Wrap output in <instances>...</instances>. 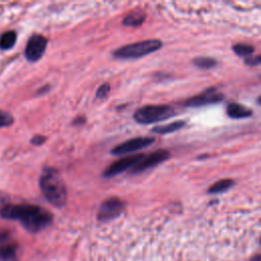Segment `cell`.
<instances>
[{"label":"cell","instance_id":"11","mask_svg":"<svg viewBox=\"0 0 261 261\" xmlns=\"http://www.w3.org/2000/svg\"><path fill=\"white\" fill-rule=\"evenodd\" d=\"M226 114L231 119H247L252 116V110L240 103L232 102L226 106Z\"/></svg>","mask_w":261,"mask_h":261},{"label":"cell","instance_id":"6","mask_svg":"<svg viewBox=\"0 0 261 261\" xmlns=\"http://www.w3.org/2000/svg\"><path fill=\"white\" fill-rule=\"evenodd\" d=\"M170 156L171 153L168 150L164 149L156 150L150 153L149 155H144L143 158L134 166L131 172L133 174L144 173L147 170L155 168V166H157L161 162L168 160L170 158Z\"/></svg>","mask_w":261,"mask_h":261},{"label":"cell","instance_id":"24","mask_svg":"<svg viewBox=\"0 0 261 261\" xmlns=\"http://www.w3.org/2000/svg\"><path fill=\"white\" fill-rule=\"evenodd\" d=\"M250 261H261V254H257L255 256H253Z\"/></svg>","mask_w":261,"mask_h":261},{"label":"cell","instance_id":"12","mask_svg":"<svg viewBox=\"0 0 261 261\" xmlns=\"http://www.w3.org/2000/svg\"><path fill=\"white\" fill-rule=\"evenodd\" d=\"M186 122L184 121H177L168 124H163V126H157L152 129V133L159 134V135H165V134H171L174 133L175 131L180 130L185 127Z\"/></svg>","mask_w":261,"mask_h":261},{"label":"cell","instance_id":"19","mask_svg":"<svg viewBox=\"0 0 261 261\" xmlns=\"http://www.w3.org/2000/svg\"><path fill=\"white\" fill-rule=\"evenodd\" d=\"M15 119L12 113L4 110H0V129L10 127L14 123Z\"/></svg>","mask_w":261,"mask_h":261},{"label":"cell","instance_id":"5","mask_svg":"<svg viewBox=\"0 0 261 261\" xmlns=\"http://www.w3.org/2000/svg\"><path fill=\"white\" fill-rule=\"evenodd\" d=\"M126 204L118 197H110L104 201L98 210L97 218L101 223H108L119 217L124 210Z\"/></svg>","mask_w":261,"mask_h":261},{"label":"cell","instance_id":"26","mask_svg":"<svg viewBox=\"0 0 261 261\" xmlns=\"http://www.w3.org/2000/svg\"><path fill=\"white\" fill-rule=\"evenodd\" d=\"M260 244H261V239H260Z\"/></svg>","mask_w":261,"mask_h":261},{"label":"cell","instance_id":"10","mask_svg":"<svg viewBox=\"0 0 261 261\" xmlns=\"http://www.w3.org/2000/svg\"><path fill=\"white\" fill-rule=\"evenodd\" d=\"M143 156L144 154L124 156V157L117 160L116 162H113L111 165H109L108 168L104 171L103 176L112 177V176H116L118 174H122L124 171H127L129 169L132 170L134 166L143 158Z\"/></svg>","mask_w":261,"mask_h":261},{"label":"cell","instance_id":"4","mask_svg":"<svg viewBox=\"0 0 261 261\" xmlns=\"http://www.w3.org/2000/svg\"><path fill=\"white\" fill-rule=\"evenodd\" d=\"M175 116V110L169 105H146L138 108L134 119L138 123L150 124L169 120Z\"/></svg>","mask_w":261,"mask_h":261},{"label":"cell","instance_id":"1","mask_svg":"<svg viewBox=\"0 0 261 261\" xmlns=\"http://www.w3.org/2000/svg\"><path fill=\"white\" fill-rule=\"evenodd\" d=\"M0 216L9 221H18L30 233H38L52 223V215L42 207L32 204H4Z\"/></svg>","mask_w":261,"mask_h":261},{"label":"cell","instance_id":"2","mask_svg":"<svg viewBox=\"0 0 261 261\" xmlns=\"http://www.w3.org/2000/svg\"><path fill=\"white\" fill-rule=\"evenodd\" d=\"M40 189L46 200L57 208L64 207L68 200L67 187L57 171L45 169L39 181Z\"/></svg>","mask_w":261,"mask_h":261},{"label":"cell","instance_id":"7","mask_svg":"<svg viewBox=\"0 0 261 261\" xmlns=\"http://www.w3.org/2000/svg\"><path fill=\"white\" fill-rule=\"evenodd\" d=\"M47 47V39L39 34H34L29 39L26 49L25 56L31 62H36L42 58Z\"/></svg>","mask_w":261,"mask_h":261},{"label":"cell","instance_id":"9","mask_svg":"<svg viewBox=\"0 0 261 261\" xmlns=\"http://www.w3.org/2000/svg\"><path fill=\"white\" fill-rule=\"evenodd\" d=\"M155 142L154 138L150 137H137V138H133L131 140H128L126 142H123L120 145H117L111 150V153L113 155H126L130 154L136 151H139L143 148L148 147L151 144Z\"/></svg>","mask_w":261,"mask_h":261},{"label":"cell","instance_id":"15","mask_svg":"<svg viewBox=\"0 0 261 261\" xmlns=\"http://www.w3.org/2000/svg\"><path fill=\"white\" fill-rule=\"evenodd\" d=\"M0 261H17V246L8 244L0 247Z\"/></svg>","mask_w":261,"mask_h":261},{"label":"cell","instance_id":"3","mask_svg":"<svg viewBox=\"0 0 261 261\" xmlns=\"http://www.w3.org/2000/svg\"><path fill=\"white\" fill-rule=\"evenodd\" d=\"M159 40H145L132 44L124 45L113 52L114 57L119 59H136L148 55L161 48Z\"/></svg>","mask_w":261,"mask_h":261},{"label":"cell","instance_id":"22","mask_svg":"<svg viewBox=\"0 0 261 261\" xmlns=\"http://www.w3.org/2000/svg\"><path fill=\"white\" fill-rule=\"evenodd\" d=\"M45 141H46L45 137L38 135V136H35V137L32 138V140H31V143H32L33 145H36V146H40V145H42Z\"/></svg>","mask_w":261,"mask_h":261},{"label":"cell","instance_id":"18","mask_svg":"<svg viewBox=\"0 0 261 261\" xmlns=\"http://www.w3.org/2000/svg\"><path fill=\"white\" fill-rule=\"evenodd\" d=\"M194 65L198 68L200 69H204V70H207V69H211L213 67L216 66V60L211 58V57H197L193 60Z\"/></svg>","mask_w":261,"mask_h":261},{"label":"cell","instance_id":"16","mask_svg":"<svg viewBox=\"0 0 261 261\" xmlns=\"http://www.w3.org/2000/svg\"><path fill=\"white\" fill-rule=\"evenodd\" d=\"M145 20V15L141 12H134L123 18L122 24L128 27H138Z\"/></svg>","mask_w":261,"mask_h":261},{"label":"cell","instance_id":"23","mask_svg":"<svg viewBox=\"0 0 261 261\" xmlns=\"http://www.w3.org/2000/svg\"><path fill=\"white\" fill-rule=\"evenodd\" d=\"M7 238H8V235L6 233L0 232V244H1L2 242H4Z\"/></svg>","mask_w":261,"mask_h":261},{"label":"cell","instance_id":"14","mask_svg":"<svg viewBox=\"0 0 261 261\" xmlns=\"http://www.w3.org/2000/svg\"><path fill=\"white\" fill-rule=\"evenodd\" d=\"M235 182L231 179H224V180H219L216 183H214L208 190V193L210 194H218V193H224L227 191L228 189L234 186Z\"/></svg>","mask_w":261,"mask_h":261},{"label":"cell","instance_id":"17","mask_svg":"<svg viewBox=\"0 0 261 261\" xmlns=\"http://www.w3.org/2000/svg\"><path fill=\"white\" fill-rule=\"evenodd\" d=\"M233 51L239 56L248 58L251 56V54L254 52V47L249 44L240 43V44H236L233 46Z\"/></svg>","mask_w":261,"mask_h":261},{"label":"cell","instance_id":"25","mask_svg":"<svg viewBox=\"0 0 261 261\" xmlns=\"http://www.w3.org/2000/svg\"><path fill=\"white\" fill-rule=\"evenodd\" d=\"M257 102H258V104H260V105H261V96H259V98H258Z\"/></svg>","mask_w":261,"mask_h":261},{"label":"cell","instance_id":"20","mask_svg":"<svg viewBox=\"0 0 261 261\" xmlns=\"http://www.w3.org/2000/svg\"><path fill=\"white\" fill-rule=\"evenodd\" d=\"M110 92V86L109 84H107V83H105V84H102L97 92H96V98L98 99H104V98H106L107 95L109 94Z\"/></svg>","mask_w":261,"mask_h":261},{"label":"cell","instance_id":"8","mask_svg":"<svg viewBox=\"0 0 261 261\" xmlns=\"http://www.w3.org/2000/svg\"><path fill=\"white\" fill-rule=\"evenodd\" d=\"M225 98L222 92L217 91L215 88L206 89L205 91L198 94L196 96L191 97L189 100L185 102L186 106L189 107H200L204 105H209V104H215L223 101Z\"/></svg>","mask_w":261,"mask_h":261},{"label":"cell","instance_id":"13","mask_svg":"<svg viewBox=\"0 0 261 261\" xmlns=\"http://www.w3.org/2000/svg\"><path fill=\"white\" fill-rule=\"evenodd\" d=\"M17 33L15 31H8L0 36V49L9 50L12 49L17 43Z\"/></svg>","mask_w":261,"mask_h":261},{"label":"cell","instance_id":"21","mask_svg":"<svg viewBox=\"0 0 261 261\" xmlns=\"http://www.w3.org/2000/svg\"><path fill=\"white\" fill-rule=\"evenodd\" d=\"M245 62H246V65H248V66L261 65V54L256 55V56H250L248 58H246Z\"/></svg>","mask_w":261,"mask_h":261}]
</instances>
